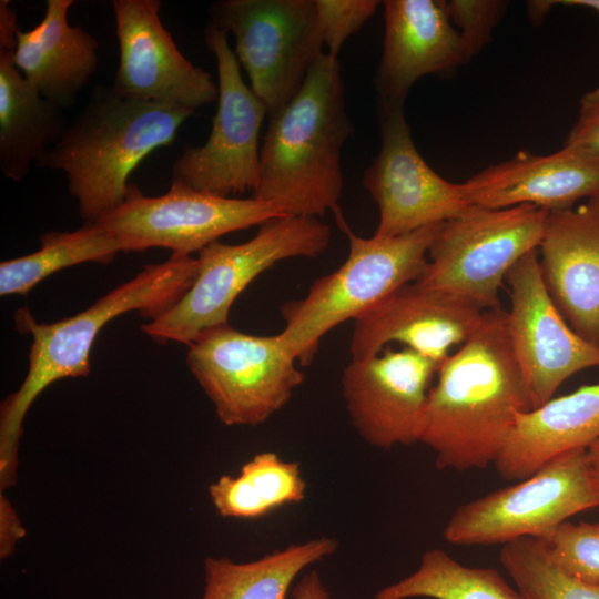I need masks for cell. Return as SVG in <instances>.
Masks as SVG:
<instances>
[{
    "label": "cell",
    "instance_id": "1",
    "mask_svg": "<svg viewBox=\"0 0 599 599\" xmlns=\"http://www.w3.org/2000/svg\"><path fill=\"white\" fill-rule=\"evenodd\" d=\"M530 409L507 311L499 306L485 311L473 335L439 366L419 443L435 453L438 469H484L499 456L516 414Z\"/></svg>",
    "mask_w": 599,
    "mask_h": 599
},
{
    "label": "cell",
    "instance_id": "2",
    "mask_svg": "<svg viewBox=\"0 0 599 599\" xmlns=\"http://www.w3.org/2000/svg\"><path fill=\"white\" fill-rule=\"evenodd\" d=\"M196 272V258L172 253L162 263L145 265L132 280L73 316L45 324L38 323L28 308L16 313L17 329L30 334L32 343L23 383L1 404L2 491L16 481L22 423L37 396L53 382L67 377H87L91 372L89 355L92 345L105 324L133 311L151 321L159 317L190 288Z\"/></svg>",
    "mask_w": 599,
    "mask_h": 599
},
{
    "label": "cell",
    "instance_id": "3",
    "mask_svg": "<svg viewBox=\"0 0 599 599\" xmlns=\"http://www.w3.org/2000/svg\"><path fill=\"white\" fill-rule=\"evenodd\" d=\"M353 132L339 62L325 52L295 97L268 116L253 197L285 215L334 211L344 186L341 152Z\"/></svg>",
    "mask_w": 599,
    "mask_h": 599
},
{
    "label": "cell",
    "instance_id": "4",
    "mask_svg": "<svg viewBox=\"0 0 599 599\" xmlns=\"http://www.w3.org/2000/svg\"><path fill=\"white\" fill-rule=\"evenodd\" d=\"M193 113L97 84L39 169L62 172L84 224H94L123 204L131 173L151 152L174 142Z\"/></svg>",
    "mask_w": 599,
    "mask_h": 599
},
{
    "label": "cell",
    "instance_id": "5",
    "mask_svg": "<svg viewBox=\"0 0 599 599\" xmlns=\"http://www.w3.org/2000/svg\"><path fill=\"white\" fill-rule=\"evenodd\" d=\"M348 238V255L334 272L316 280L301 300L284 303L285 326L277 334L285 351L302 366L309 365L331 329L356 319L398 287L416 282L440 226L428 225L394 237L364 238L338 216Z\"/></svg>",
    "mask_w": 599,
    "mask_h": 599
},
{
    "label": "cell",
    "instance_id": "6",
    "mask_svg": "<svg viewBox=\"0 0 599 599\" xmlns=\"http://www.w3.org/2000/svg\"><path fill=\"white\" fill-rule=\"evenodd\" d=\"M331 229L317 217L283 215L262 223L241 244L213 242L199 252L190 288L159 317L142 325L154 341L189 345L202 332L227 324L233 302L261 273L292 257H316Z\"/></svg>",
    "mask_w": 599,
    "mask_h": 599
},
{
    "label": "cell",
    "instance_id": "7",
    "mask_svg": "<svg viewBox=\"0 0 599 599\" xmlns=\"http://www.w3.org/2000/svg\"><path fill=\"white\" fill-rule=\"evenodd\" d=\"M548 214L529 204L504 209L470 205L440 224L416 283L461 296L484 311L499 307V291L508 272L538 248Z\"/></svg>",
    "mask_w": 599,
    "mask_h": 599
},
{
    "label": "cell",
    "instance_id": "8",
    "mask_svg": "<svg viewBox=\"0 0 599 599\" xmlns=\"http://www.w3.org/2000/svg\"><path fill=\"white\" fill-rule=\"evenodd\" d=\"M207 14V23L233 35V52L268 116L295 97L325 53L315 0H219Z\"/></svg>",
    "mask_w": 599,
    "mask_h": 599
},
{
    "label": "cell",
    "instance_id": "9",
    "mask_svg": "<svg viewBox=\"0 0 599 599\" xmlns=\"http://www.w3.org/2000/svg\"><path fill=\"white\" fill-rule=\"evenodd\" d=\"M585 448L560 454L518 484L459 505L443 537L453 545H495L545 539L580 511L598 507Z\"/></svg>",
    "mask_w": 599,
    "mask_h": 599
},
{
    "label": "cell",
    "instance_id": "10",
    "mask_svg": "<svg viewBox=\"0 0 599 599\" xmlns=\"http://www.w3.org/2000/svg\"><path fill=\"white\" fill-rule=\"evenodd\" d=\"M187 346L189 369L226 426L263 424L304 382L277 334L251 335L227 323L202 332Z\"/></svg>",
    "mask_w": 599,
    "mask_h": 599
},
{
    "label": "cell",
    "instance_id": "11",
    "mask_svg": "<svg viewBox=\"0 0 599 599\" xmlns=\"http://www.w3.org/2000/svg\"><path fill=\"white\" fill-rule=\"evenodd\" d=\"M204 41L216 61L217 108L205 143L186 145L174 160L171 183L231 197L257 185L260 135L267 110L244 82L227 34L207 23Z\"/></svg>",
    "mask_w": 599,
    "mask_h": 599
},
{
    "label": "cell",
    "instance_id": "12",
    "mask_svg": "<svg viewBox=\"0 0 599 599\" xmlns=\"http://www.w3.org/2000/svg\"><path fill=\"white\" fill-rule=\"evenodd\" d=\"M285 215L255 197H224L171 183L159 196H146L130 183L125 201L95 225L118 242L121 252L164 247L190 255L227 233Z\"/></svg>",
    "mask_w": 599,
    "mask_h": 599
},
{
    "label": "cell",
    "instance_id": "13",
    "mask_svg": "<svg viewBox=\"0 0 599 599\" xmlns=\"http://www.w3.org/2000/svg\"><path fill=\"white\" fill-rule=\"evenodd\" d=\"M380 149L365 170L363 185L377 204L374 236H399L451 220L471 204L461 183L438 175L418 152L404 104L379 103Z\"/></svg>",
    "mask_w": 599,
    "mask_h": 599
},
{
    "label": "cell",
    "instance_id": "14",
    "mask_svg": "<svg viewBox=\"0 0 599 599\" xmlns=\"http://www.w3.org/2000/svg\"><path fill=\"white\" fill-rule=\"evenodd\" d=\"M505 281L509 339L536 408L572 375L599 367V347L580 337L557 309L544 283L537 250L520 258Z\"/></svg>",
    "mask_w": 599,
    "mask_h": 599
},
{
    "label": "cell",
    "instance_id": "15",
    "mask_svg": "<svg viewBox=\"0 0 599 599\" xmlns=\"http://www.w3.org/2000/svg\"><path fill=\"white\" fill-rule=\"evenodd\" d=\"M112 8L119 43L115 92L192 112L217 101V83L184 57L164 28L160 0H113Z\"/></svg>",
    "mask_w": 599,
    "mask_h": 599
},
{
    "label": "cell",
    "instance_id": "16",
    "mask_svg": "<svg viewBox=\"0 0 599 599\" xmlns=\"http://www.w3.org/2000/svg\"><path fill=\"white\" fill-rule=\"evenodd\" d=\"M439 365L419 353L384 348L351 359L341 384L352 425L370 446L419 443L430 383Z\"/></svg>",
    "mask_w": 599,
    "mask_h": 599
},
{
    "label": "cell",
    "instance_id": "17",
    "mask_svg": "<svg viewBox=\"0 0 599 599\" xmlns=\"http://www.w3.org/2000/svg\"><path fill=\"white\" fill-rule=\"evenodd\" d=\"M484 313L461 296L407 283L354 321L349 353L363 359L395 342L440 366L453 346L473 335Z\"/></svg>",
    "mask_w": 599,
    "mask_h": 599
},
{
    "label": "cell",
    "instance_id": "18",
    "mask_svg": "<svg viewBox=\"0 0 599 599\" xmlns=\"http://www.w3.org/2000/svg\"><path fill=\"white\" fill-rule=\"evenodd\" d=\"M537 251L557 309L580 337L599 347V197L549 212Z\"/></svg>",
    "mask_w": 599,
    "mask_h": 599
},
{
    "label": "cell",
    "instance_id": "19",
    "mask_svg": "<svg viewBox=\"0 0 599 599\" xmlns=\"http://www.w3.org/2000/svg\"><path fill=\"white\" fill-rule=\"evenodd\" d=\"M461 184L471 205L565 210L599 197V151L570 145L550 154L520 151Z\"/></svg>",
    "mask_w": 599,
    "mask_h": 599
},
{
    "label": "cell",
    "instance_id": "20",
    "mask_svg": "<svg viewBox=\"0 0 599 599\" xmlns=\"http://www.w3.org/2000/svg\"><path fill=\"white\" fill-rule=\"evenodd\" d=\"M384 42L375 75L379 103L405 104L425 75H450L470 60L440 0H385Z\"/></svg>",
    "mask_w": 599,
    "mask_h": 599
},
{
    "label": "cell",
    "instance_id": "21",
    "mask_svg": "<svg viewBox=\"0 0 599 599\" xmlns=\"http://www.w3.org/2000/svg\"><path fill=\"white\" fill-rule=\"evenodd\" d=\"M73 0H47L42 20L17 34L12 61L23 78L62 110L72 108L98 68L99 42L82 26H71Z\"/></svg>",
    "mask_w": 599,
    "mask_h": 599
},
{
    "label": "cell",
    "instance_id": "22",
    "mask_svg": "<svg viewBox=\"0 0 599 599\" xmlns=\"http://www.w3.org/2000/svg\"><path fill=\"white\" fill-rule=\"evenodd\" d=\"M598 439L599 383L518 412L494 465L502 479L522 480L560 454L587 449Z\"/></svg>",
    "mask_w": 599,
    "mask_h": 599
},
{
    "label": "cell",
    "instance_id": "23",
    "mask_svg": "<svg viewBox=\"0 0 599 599\" xmlns=\"http://www.w3.org/2000/svg\"><path fill=\"white\" fill-rule=\"evenodd\" d=\"M63 110L44 99L20 73L11 52L0 51V170L13 182L39 167L63 135Z\"/></svg>",
    "mask_w": 599,
    "mask_h": 599
},
{
    "label": "cell",
    "instance_id": "24",
    "mask_svg": "<svg viewBox=\"0 0 599 599\" xmlns=\"http://www.w3.org/2000/svg\"><path fill=\"white\" fill-rule=\"evenodd\" d=\"M337 546L334 538L321 537L250 562L207 557L201 599H286L296 577L309 565L333 555Z\"/></svg>",
    "mask_w": 599,
    "mask_h": 599
},
{
    "label": "cell",
    "instance_id": "25",
    "mask_svg": "<svg viewBox=\"0 0 599 599\" xmlns=\"http://www.w3.org/2000/svg\"><path fill=\"white\" fill-rule=\"evenodd\" d=\"M306 483L297 461L273 451L256 454L238 476L224 475L209 487L211 500L223 517L254 519L305 498Z\"/></svg>",
    "mask_w": 599,
    "mask_h": 599
},
{
    "label": "cell",
    "instance_id": "26",
    "mask_svg": "<svg viewBox=\"0 0 599 599\" xmlns=\"http://www.w3.org/2000/svg\"><path fill=\"white\" fill-rule=\"evenodd\" d=\"M118 242L95 224H83L74 232H47L40 248L0 264V294L27 296L51 274L73 265L111 263L120 253Z\"/></svg>",
    "mask_w": 599,
    "mask_h": 599
},
{
    "label": "cell",
    "instance_id": "27",
    "mask_svg": "<svg viewBox=\"0 0 599 599\" xmlns=\"http://www.w3.org/2000/svg\"><path fill=\"white\" fill-rule=\"evenodd\" d=\"M522 599L493 568L468 567L446 551H425L416 571L376 592L375 599Z\"/></svg>",
    "mask_w": 599,
    "mask_h": 599
},
{
    "label": "cell",
    "instance_id": "28",
    "mask_svg": "<svg viewBox=\"0 0 599 599\" xmlns=\"http://www.w3.org/2000/svg\"><path fill=\"white\" fill-rule=\"evenodd\" d=\"M499 559L522 599H599V583L567 576L552 562L539 539L522 537L507 542Z\"/></svg>",
    "mask_w": 599,
    "mask_h": 599
},
{
    "label": "cell",
    "instance_id": "29",
    "mask_svg": "<svg viewBox=\"0 0 599 599\" xmlns=\"http://www.w3.org/2000/svg\"><path fill=\"white\" fill-rule=\"evenodd\" d=\"M541 541L552 562L567 576L599 583V521L576 525L567 520Z\"/></svg>",
    "mask_w": 599,
    "mask_h": 599
},
{
    "label": "cell",
    "instance_id": "30",
    "mask_svg": "<svg viewBox=\"0 0 599 599\" xmlns=\"http://www.w3.org/2000/svg\"><path fill=\"white\" fill-rule=\"evenodd\" d=\"M446 13L458 33L469 58L491 39L494 28L505 14L508 2L499 0H445Z\"/></svg>",
    "mask_w": 599,
    "mask_h": 599
},
{
    "label": "cell",
    "instance_id": "31",
    "mask_svg": "<svg viewBox=\"0 0 599 599\" xmlns=\"http://www.w3.org/2000/svg\"><path fill=\"white\" fill-rule=\"evenodd\" d=\"M377 0H315L326 53L337 58L345 41L375 13Z\"/></svg>",
    "mask_w": 599,
    "mask_h": 599
},
{
    "label": "cell",
    "instance_id": "32",
    "mask_svg": "<svg viewBox=\"0 0 599 599\" xmlns=\"http://www.w3.org/2000/svg\"><path fill=\"white\" fill-rule=\"evenodd\" d=\"M564 145L599 151V85L580 98L577 119Z\"/></svg>",
    "mask_w": 599,
    "mask_h": 599
},
{
    "label": "cell",
    "instance_id": "33",
    "mask_svg": "<svg viewBox=\"0 0 599 599\" xmlns=\"http://www.w3.org/2000/svg\"><path fill=\"white\" fill-rule=\"evenodd\" d=\"M23 528L14 508L3 496L0 495V557L2 559L9 557L18 541L24 536Z\"/></svg>",
    "mask_w": 599,
    "mask_h": 599
},
{
    "label": "cell",
    "instance_id": "34",
    "mask_svg": "<svg viewBox=\"0 0 599 599\" xmlns=\"http://www.w3.org/2000/svg\"><path fill=\"white\" fill-rule=\"evenodd\" d=\"M17 12L9 0L0 1V51L12 52L19 32Z\"/></svg>",
    "mask_w": 599,
    "mask_h": 599
},
{
    "label": "cell",
    "instance_id": "35",
    "mask_svg": "<svg viewBox=\"0 0 599 599\" xmlns=\"http://www.w3.org/2000/svg\"><path fill=\"white\" fill-rule=\"evenodd\" d=\"M293 599H332L317 571L304 575L291 591Z\"/></svg>",
    "mask_w": 599,
    "mask_h": 599
},
{
    "label": "cell",
    "instance_id": "36",
    "mask_svg": "<svg viewBox=\"0 0 599 599\" xmlns=\"http://www.w3.org/2000/svg\"><path fill=\"white\" fill-rule=\"evenodd\" d=\"M586 453L591 479L599 497V439L592 443Z\"/></svg>",
    "mask_w": 599,
    "mask_h": 599
},
{
    "label": "cell",
    "instance_id": "37",
    "mask_svg": "<svg viewBox=\"0 0 599 599\" xmlns=\"http://www.w3.org/2000/svg\"><path fill=\"white\" fill-rule=\"evenodd\" d=\"M554 4L581 7L599 13V0H562L552 1Z\"/></svg>",
    "mask_w": 599,
    "mask_h": 599
}]
</instances>
